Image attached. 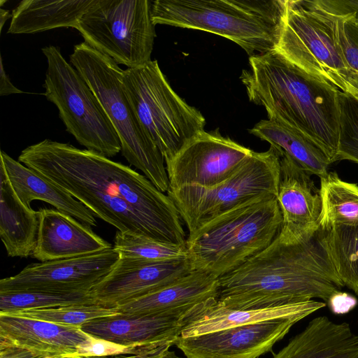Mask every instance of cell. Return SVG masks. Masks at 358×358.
<instances>
[{
    "label": "cell",
    "mask_w": 358,
    "mask_h": 358,
    "mask_svg": "<svg viewBox=\"0 0 358 358\" xmlns=\"http://www.w3.org/2000/svg\"><path fill=\"white\" fill-rule=\"evenodd\" d=\"M0 358H52L33 352L11 342L2 344L0 347Z\"/></svg>",
    "instance_id": "d590c367"
},
{
    "label": "cell",
    "mask_w": 358,
    "mask_h": 358,
    "mask_svg": "<svg viewBox=\"0 0 358 358\" xmlns=\"http://www.w3.org/2000/svg\"><path fill=\"white\" fill-rule=\"evenodd\" d=\"M327 241L338 278L358 296V224L327 229Z\"/></svg>",
    "instance_id": "f1b7e54d"
},
{
    "label": "cell",
    "mask_w": 358,
    "mask_h": 358,
    "mask_svg": "<svg viewBox=\"0 0 358 358\" xmlns=\"http://www.w3.org/2000/svg\"><path fill=\"white\" fill-rule=\"evenodd\" d=\"M72 66L94 92L115 129L122 156L161 192H168L165 159L141 124L125 90L124 70L85 42L73 47Z\"/></svg>",
    "instance_id": "8992f818"
},
{
    "label": "cell",
    "mask_w": 358,
    "mask_h": 358,
    "mask_svg": "<svg viewBox=\"0 0 358 358\" xmlns=\"http://www.w3.org/2000/svg\"><path fill=\"white\" fill-rule=\"evenodd\" d=\"M47 61L44 95L58 109L66 131L87 150L108 158L121 151L119 137L97 98L60 48L41 49Z\"/></svg>",
    "instance_id": "ba28073f"
},
{
    "label": "cell",
    "mask_w": 358,
    "mask_h": 358,
    "mask_svg": "<svg viewBox=\"0 0 358 358\" xmlns=\"http://www.w3.org/2000/svg\"><path fill=\"white\" fill-rule=\"evenodd\" d=\"M313 299L269 308L235 310L222 306L211 298L195 305L180 337L199 336L217 330L275 319L298 317L301 320L326 306Z\"/></svg>",
    "instance_id": "d6986e66"
},
{
    "label": "cell",
    "mask_w": 358,
    "mask_h": 358,
    "mask_svg": "<svg viewBox=\"0 0 358 358\" xmlns=\"http://www.w3.org/2000/svg\"><path fill=\"white\" fill-rule=\"evenodd\" d=\"M301 318H281L182 338L175 345L187 358H257L273 345Z\"/></svg>",
    "instance_id": "5bb4252c"
},
{
    "label": "cell",
    "mask_w": 358,
    "mask_h": 358,
    "mask_svg": "<svg viewBox=\"0 0 358 358\" xmlns=\"http://www.w3.org/2000/svg\"><path fill=\"white\" fill-rule=\"evenodd\" d=\"M327 304L334 314L343 315L350 312L357 306V300L353 296L341 291L334 294Z\"/></svg>",
    "instance_id": "e575fe53"
},
{
    "label": "cell",
    "mask_w": 358,
    "mask_h": 358,
    "mask_svg": "<svg viewBox=\"0 0 358 358\" xmlns=\"http://www.w3.org/2000/svg\"><path fill=\"white\" fill-rule=\"evenodd\" d=\"M171 345L167 344L136 354L87 358H164L170 351L169 348Z\"/></svg>",
    "instance_id": "8d00e7d4"
},
{
    "label": "cell",
    "mask_w": 358,
    "mask_h": 358,
    "mask_svg": "<svg viewBox=\"0 0 358 358\" xmlns=\"http://www.w3.org/2000/svg\"><path fill=\"white\" fill-rule=\"evenodd\" d=\"M194 306L150 314L118 313L88 322L80 329L93 337L126 346L173 345Z\"/></svg>",
    "instance_id": "2e32d148"
},
{
    "label": "cell",
    "mask_w": 358,
    "mask_h": 358,
    "mask_svg": "<svg viewBox=\"0 0 358 358\" xmlns=\"http://www.w3.org/2000/svg\"><path fill=\"white\" fill-rule=\"evenodd\" d=\"M327 229L294 241L278 236L266 249L218 278L217 302L235 310L264 309L319 298L344 286L329 255Z\"/></svg>",
    "instance_id": "7a4b0ae2"
},
{
    "label": "cell",
    "mask_w": 358,
    "mask_h": 358,
    "mask_svg": "<svg viewBox=\"0 0 358 358\" xmlns=\"http://www.w3.org/2000/svg\"><path fill=\"white\" fill-rule=\"evenodd\" d=\"M0 157L13 189L26 207L31 208L32 201H43L83 224L97 225L95 215L59 185L3 150Z\"/></svg>",
    "instance_id": "7402d4cb"
},
{
    "label": "cell",
    "mask_w": 358,
    "mask_h": 358,
    "mask_svg": "<svg viewBox=\"0 0 358 358\" xmlns=\"http://www.w3.org/2000/svg\"><path fill=\"white\" fill-rule=\"evenodd\" d=\"M117 314V306H108L98 301L51 308L24 310L9 315L80 327L92 320Z\"/></svg>",
    "instance_id": "4dcf8cb0"
},
{
    "label": "cell",
    "mask_w": 358,
    "mask_h": 358,
    "mask_svg": "<svg viewBox=\"0 0 358 358\" xmlns=\"http://www.w3.org/2000/svg\"><path fill=\"white\" fill-rule=\"evenodd\" d=\"M275 50L301 69L352 97L350 73L338 54L331 27L314 0H286Z\"/></svg>",
    "instance_id": "8fae6325"
},
{
    "label": "cell",
    "mask_w": 358,
    "mask_h": 358,
    "mask_svg": "<svg viewBox=\"0 0 358 358\" xmlns=\"http://www.w3.org/2000/svg\"><path fill=\"white\" fill-rule=\"evenodd\" d=\"M320 226L358 224V185L342 180L335 172L320 177Z\"/></svg>",
    "instance_id": "83f0119b"
},
{
    "label": "cell",
    "mask_w": 358,
    "mask_h": 358,
    "mask_svg": "<svg viewBox=\"0 0 358 358\" xmlns=\"http://www.w3.org/2000/svg\"><path fill=\"white\" fill-rule=\"evenodd\" d=\"M327 18L358 101V0H314Z\"/></svg>",
    "instance_id": "4316f807"
},
{
    "label": "cell",
    "mask_w": 358,
    "mask_h": 358,
    "mask_svg": "<svg viewBox=\"0 0 358 358\" xmlns=\"http://www.w3.org/2000/svg\"><path fill=\"white\" fill-rule=\"evenodd\" d=\"M282 224L275 195L250 199L189 233L186 248L191 267L219 278L268 247Z\"/></svg>",
    "instance_id": "277c9868"
},
{
    "label": "cell",
    "mask_w": 358,
    "mask_h": 358,
    "mask_svg": "<svg viewBox=\"0 0 358 358\" xmlns=\"http://www.w3.org/2000/svg\"><path fill=\"white\" fill-rule=\"evenodd\" d=\"M120 259L113 246L80 257L33 263L0 280V292H90Z\"/></svg>",
    "instance_id": "4fadbf2b"
},
{
    "label": "cell",
    "mask_w": 358,
    "mask_h": 358,
    "mask_svg": "<svg viewBox=\"0 0 358 358\" xmlns=\"http://www.w3.org/2000/svg\"><path fill=\"white\" fill-rule=\"evenodd\" d=\"M113 248L120 257L160 262L187 257L186 245L157 241L146 237L117 231Z\"/></svg>",
    "instance_id": "1f68e13d"
},
{
    "label": "cell",
    "mask_w": 358,
    "mask_h": 358,
    "mask_svg": "<svg viewBox=\"0 0 358 358\" xmlns=\"http://www.w3.org/2000/svg\"><path fill=\"white\" fill-rule=\"evenodd\" d=\"M123 80L141 124L165 163L205 131L203 115L173 90L156 59L124 70Z\"/></svg>",
    "instance_id": "52a82bcc"
},
{
    "label": "cell",
    "mask_w": 358,
    "mask_h": 358,
    "mask_svg": "<svg viewBox=\"0 0 358 358\" xmlns=\"http://www.w3.org/2000/svg\"><path fill=\"white\" fill-rule=\"evenodd\" d=\"M252 152L223 136L218 129L202 131L166 162L169 189L187 185L204 188L216 186L231 176Z\"/></svg>",
    "instance_id": "7c38bea8"
},
{
    "label": "cell",
    "mask_w": 358,
    "mask_h": 358,
    "mask_svg": "<svg viewBox=\"0 0 358 358\" xmlns=\"http://www.w3.org/2000/svg\"><path fill=\"white\" fill-rule=\"evenodd\" d=\"M98 302L92 292H0V314Z\"/></svg>",
    "instance_id": "f546056e"
},
{
    "label": "cell",
    "mask_w": 358,
    "mask_h": 358,
    "mask_svg": "<svg viewBox=\"0 0 358 358\" xmlns=\"http://www.w3.org/2000/svg\"><path fill=\"white\" fill-rule=\"evenodd\" d=\"M40 210L26 207L0 163V236L8 256H31L36 244Z\"/></svg>",
    "instance_id": "cb8c5ba5"
},
{
    "label": "cell",
    "mask_w": 358,
    "mask_h": 358,
    "mask_svg": "<svg viewBox=\"0 0 358 358\" xmlns=\"http://www.w3.org/2000/svg\"><path fill=\"white\" fill-rule=\"evenodd\" d=\"M249 133L285 152L310 175L320 178L327 173L331 162L325 153L310 138L286 124L273 119L262 120L249 129Z\"/></svg>",
    "instance_id": "484cf974"
},
{
    "label": "cell",
    "mask_w": 358,
    "mask_h": 358,
    "mask_svg": "<svg viewBox=\"0 0 358 358\" xmlns=\"http://www.w3.org/2000/svg\"><path fill=\"white\" fill-rule=\"evenodd\" d=\"M96 0H23L13 9L8 33L36 34L62 27L76 29Z\"/></svg>",
    "instance_id": "d4e9b609"
},
{
    "label": "cell",
    "mask_w": 358,
    "mask_h": 358,
    "mask_svg": "<svg viewBox=\"0 0 358 358\" xmlns=\"http://www.w3.org/2000/svg\"><path fill=\"white\" fill-rule=\"evenodd\" d=\"M158 347L160 346H126L90 336V338L78 348L72 358L131 355Z\"/></svg>",
    "instance_id": "836d02e7"
},
{
    "label": "cell",
    "mask_w": 358,
    "mask_h": 358,
    "mask_svg": "<svg viewBox=\"0 0 358 358\" xmlns=\"http://www.w3.org/2000/svg\"><path fill=\"white\" fill-rule=\"evenodd\" d=\"M218 278L193 271L174 282L117 307L120 314H150L217 299Z\"/></svg>",
    "instance_id": "603a6c76"
},
{
    "label": "cell",
    "mask_w": 358,
    "mask_h": 358,
    "mask_svg": "<svg viewBox=\"0 0 358 358\" xmlns=\"http://www.w3.org/2000/svg\"><path fill=\"white\" fill-rule=\"evenodd\" d=\"M192 271L187 257L160 262L120 257L91 292L99 302L117 307L162 288Z\"/></svg>",
    "instance_id": "9a60e30c"
},
{
    "label": "cell",
    "mask_w": 358,
    "mask_h": 358,
    "mask_svg": "<svg viewBox=\"0 0 358 358\" xmlns=\"http://www.w3.org/2000/svg\"><path fill=\"white\" fill-rule=\"evenodd\" d=\"M338 99L340 129L336 159L358 164V101L342 91Z\"/></svg>",
    "instance_id": "d6a6232c"
},
{
    "label": "cell",
    "mask_w": 358,
    "mask_h": 358,
    "mask_svg": "<svg viewBox=\"0 0 358 358\" xmlns=\"http://www.w3.org/2000/svg\"><path fill=\"white\" fill-rule=\"evenodd\" d=\"M39 221L31 257L41 262L88 255L113 247L90 226L56 209H41Z\"/></svg>",
    "instance_id": "ac0fdd59"
},
{
    "label": "cell",
    "mask_w": 358,
    "mask_h": 358,
    "mask_svg": "<svg viewBox=\"0 0 358 358\" xmlns=\"http://www.w3.org/2000/svg\"><path fill=\"white\" fill-rule=\"evenodd\" d=\"M280 171V152L270 146L265 152L253 151L231 176L216 186H182L169 189L167 194L191 233L250 199L266 194L276 196Z\"/></svg>",
    "instance_id": "30bf717a"
},
{
    "label": "cell",
    "mask_w": 358,
    "mask_h": 358,
    "mask_svg": "<svg viewBox=\"0 0 358 358\" xmlns=\"http://www.w3.org/2000/svg\"><path fill=\"white\" fill-rule=\"evenodd\" d=\"M286 0H155V25L197 29L221 36L250 56L274 50Z\"/></svg>",
    "instance_id": "5b68a950"
},
{
    "label": "cell",
    "mask_w": 358,
    "mask_h": 358,
    "mask_svg": "<svg viewBox=\"0 0 358 358\" xmlns=\"http://www.w3.org/2000/svg\"><path fill=\"white\" fill-rule=\"evenodd\" d=\"M21 93H23V92L13 85L8 76L6 73L3 66V61L1 58L0 95L7 96L11 94Z\"/></svg>",
    "instance_id": "74e56055"
},
{
    "label": "cell",
    "mask_w": 358,
    "mask_h": 358,
    "mask_svg": "<svg viewBox=\"0 0 358 358\" xmlns=\"http://www.w3.org/2000/svg\"><path fill=\"white\" fill-rule=\"evenodd\" d=\"M12 17V14L8 10H4L3 8L0 9V23H1V30L3 29V25L4 22L8 20L9 18Z\"/></svg>",
    "instance_id": "f35d334b"
},
{
    "label": "cell",
    "mask_w": 358,
    "mask_h": 358,
    "mask_svg": "<svg viewBox=\"0 0 358 358\" xmlns=\"http://www.w3.org/2000/svg\"><path fill=\"white\" fill-rule=\"evenodd\" d=\"M240 79L249 100L314 142L331 163L337 161L340 129L335 85L304 71L275 50L249 57Z\"/></svg>",
    "instance_id": "3957f363"
},
{
    "label": "cell",
    "mask_w": 358,
    "mask_h": 358,
    "mask_svg": "<svg viewBox=\"0 0 358 358\" xmlns=\"http://www.w3.org/2000/svg\"><path fill=\"white\" fill-rule=\"evenodd\" d=\"M0 336L38 354L72 358L90 335L78 327L0 314Z\"/></svg>",
    "instance_id": "ffe728a7"
},
{
    "label": "cell",
    "mask_w": 358,
    "mask_h": 358,
    "mask_svg": "<svg viewBox=\"0 0 358 358\" xmlns=\"http://www.w3.org/2000/svg\"><path fill=\"white\" fill-rule=\"evenodd\" d=\"M164 358H181V357L178 356L173 351H169V353L166 355V356L164 357Z\"/></svg>",
    "instance_id": "ab89813d"
},
{
    "label": "cell",
    "mask_w": 358,
    "mask_h": 358,
    "mask_svg": "<svg viewBox=\"0 0 358 358\" xmlns=\"http://www.w3.org/2000/svg\"><path fill=\"white\" fill-rule=\"evenodd\" d=\"M273 358H358V336L347 322L316 317Z\"/></svg>",
    "instance_id": "44dd1931"
},
{
    "label": "cell",
    "mask_w": 358,
    "mask_h": 358,
    "mask_svg": "<svg viewBox=\"0 0 358 358\" xmlns=\"http://www.w3.org/2000/svg\"><path fill=\"white\" fill-rule=\"evenodd\" d=\"M277 150L280 152V171L276 199L282 216L279 238L290 242L319 228L322 200L320 189L315 185L310 174Z\"/></svg>",
    "instance_id": "e0dca14e"
},
{
    "label": "cell",
    "mask_w": 358,
    "mask_h": 358,
    "mask_svg": "<svg viewBox=\"0 0 358 358\" xmlns=\"http://www.w3.org/2000/svg\"><path fill=\"white\" fill-rule=\"evenodd\" d=\"M18 161L59 185L118 231L186 245L173 201L129 166L50 139L22 150Z\"/></svg>",
    "instance_id": "6da1fadb"
},
{
    "label": "cell",
    "mask_w": 358,
    "mask_h": 358,
    "mask_svg": "<svg viewBox=\"0 0 358 358\" xmlns=\"http://www.w3.org/2000/svg\"><path fill=\"white\" fill-rule=\"evenodd\" d=\"M151 6L150 0H96L76 29L118 65L136 68L151 60L156 37Z\"/></svg>",
    "instance_id": "9c48e42d"
}]
</instances>
